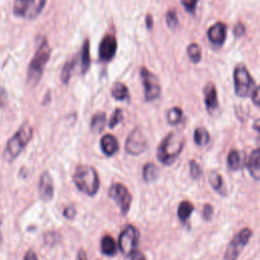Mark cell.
I'll return each instance as SVG.
<instances>
[{
    "mask_svg": "<svg viewBox=\"0 0 260 260\" xmlns=\"http://www.w3.org/2000/svg\"><path fill=\"white\" fill-rule=\"evenodd\" d=\"M186 138L180 131L169 132L160 141L156 150V157L164 166L173 165L185 146Z\"/></svg>",
    "mask_w": 260,
    "mask_h": 260,
    "instance_id": "1",
    "label": "cell"
},
{
    "mask_svg": "<svg viewBox=\"0 0 260 260\" xmlns=\"http://www.w3.org/2000/svg\"><path fill=\"white\" fill-rule=\"evenodd\" d=\"M76 188L87 196H94L100 190V178L95 169L88 165H78L72 176Z\"/></svg>",
    "mask_w": 260,
    "mask_h": 260,
    "instance_id": "2",
    "label": "cell"
},
{
    "mask_svg": "<svg viewBox=\"0 0 260 260\" xmlns=\"http://www.w3.org/2000/svg\"><path fill=\"white\" fill-rule=\"evenodd\" d=\"M51 57V48L46 39L42 41L38 47L27 69V83L36 86L42 78L44 68Z\"/></svg>",
    "mask_w": 260,
    "mask_h": 260,
    "instance_id": "3",
    "label": "cell"
},
{
    "mask_svg": "<svg viewBox=\"0 0 260 260\" xmlns=\"http://www.w3.org/2000/svg\"><path fill=\"white\" fill-rule=\"evenodd\" d=\"M32 128L28 123H23L13 136L7 141L4 149V157L8 161L14 160L32 138Z\"/></svg>",
    "mask_w": 260,
    "mask_h": 260,
    "instance_id": "4",
    "label": "cell"
},
{
    "mask_svg": "<svg viewBox=\"0 0 260 260\" xmlns=\"http://www.w3.org/2000/svg\"><path fill=\"white\" fill-rule=\"evenodd\" d=\"M234 91L239 98H248L258 86L244 64H238L234 69Z\"/></svg>",
    "mask_w": 260,
    "mask_h": 260,
    "instance_id": "5",
    "label": "cell"
},
{
    "mask_svg": "<svg viewBox=\"0 0 260 260\" xmlns=\"http://www.w3.org/2000/svg\"><path fill=\"white\" fill-rule=\"evenodd\" d=\"M47 0H15L13 14L17 17L32 20L43 11Z\"/></svg>",
    "mask_w": 260,
    "mask_h": 260,
    "instance_id": "6",
    "label": "cell"
},
{
    "mask_svg": "<svg viewBox=\"0 0 260 260\" xmlns=\"http://www.w3.org/2000/svg\"><path fill=\"white\" fill-rule=\"evenodd\" d=\"M253 232L249 228H243L240 230L230 241L226 250L223 255L224 260H238L244 248L252 238Z\"/></svg>",
    "mask_w": 260,
    "mask_h": 260,
    "instance_id": "7",
    "label": "cell"
},
{
    "mask_svg": "<svg viewBox=\"0 0 260 260\" xmlns=\"http://www.w3.org/2000/svg\"><path fill=\"white\" fill-rule=\"evenodd\" d=\"M139 74L143 85L144 100L146 102H152L156 100L161 92V87L157 76L146 67H141Z\"/></svg>",
    "mask_w": 260,
    "mask_h": 260,
    "instance_id": "8",
    "label": "cell"
},
{
    "mask_svg": "<svg viewBox=\"0 0 260 260\" xmlns=\"http://www.w3.org/2000/svg\"><path fill=\"white\" fill-rule=\"evenodd\" d=\"M108 194L109 197L119 207L121 213L123 215L127 214L132 202V194L128 188L122 183H113L109 188Z\"/></svg>",
    "mask_w": 260,
    "mask_h": 260,
    "instance_id": "9",
    "label": "cell"
},
{
    "mask_svg": "<svg viewBox=\"0 0 260 260\" xmlns=\"http://www.w3.org/2000/svg\"><path fill=\"white\" fill-rule=\"evenodd\" d=\"M139 242V232L138 230L132 225H126L123 231L119 235L118 246L121 253L126 256L130 257L131 254L136 250V247Z\"/></svg>",
    "mask_w": 260,
    "mask_h": 260,
    "instance_id": "10",
    "label": "cell"
},
{
    "mask_svg": "<svg viewBox=\"0 0 260 260\" xmlns=\"http://www.w3.org/2000/svg\"><path fill=\"white\" fill-rule=\"evenodd\" d=\"M147 138L139 127H135L125 141V151L130 155H139L147 148Z\"/></svg>",
    "mask_w": 260,
    "mask_h": 260,
    "instance_id": "11",
    "label": "cell"
},
{
    "mask_svg": "<svg viewBox=\"0 0 260 260\" xmlns=\"http://www.w3.org/2000/svg\"><path fill=\"white\" fill-rule=\"evenodd\" d=\"M118 42L113 34H107L103 37L99 45V57L103 62H110L116 55Z\"/></svg>",
    "mask_w": 260,
    "mask_h": 260,
    "instance_id": "12",
    "label": "cell"
},
{
    "mask_svg": "<svg viewBox=\"0 0 260 260\" xmlns=\"http://www.w3.org/2000/svg\"><path fill=\"white\" fill-rule=\"evenodd\" d=\"M39 195L40 198L45 201L49 202L54 197V182L53 178L49 172L45 171L42 173L40 180H39Z\"/></svg>",
    "mask_w": 260,
    "mask_h": 260,
    "instance_id": "13",
    "label": "cell"
},
{
    "mask_svg": "<svg viewBox=\"0 0 260 260\" xmlns=\"http://www.w3.org/2000/svg\"><path fill=\"white\" fill-rule=\"evenodd\" d=\"M203 96H204V105L207 112L212 115L214 112L218 111V98H217V90L212 82H207L203 88Z\"/></svg>",
    "mask_w": 260,
    "mask_h": 260,
    "instance_id": "14",
    "label": "cell"
},
{
    "mask_svg": "<svg viewBox=\"0 0 260 260\" xmlns=\"http://www.w3.org/2000/svg\"><path fill=\"white\" fill-rule=\"evenodd\" d=\"M207 38L214 46H222L226 39V24L222 21L213 23L207 30Z\"/></svg>",
    "mask_w": 260,
    "mask_h": 260,
    "instance_id": "15",
    "label": "cell"
},
{
    "mask_svg": "<svg viewBox=\"0 0 260 260\" xmlns=\"http://www.w3.org/2000/svg\"><path fill=\"white\" fill-rule=\"evenodd\" d=\"M246 168L250 174V176L258 181L260 179V150L259 148H255L249 155L246 160Z\"/></svg>",
    "mask_w": 260,
    "mask_h": 260,
    "instance_id": "16",
    "label": "cell"
},
{
    "mask_svg": "<svg viewBox=\"0 0 260 260\" xmlns=\"http://www.w3.org/2000/svg\"><path fill=\"white\" fill-rule=\"evenodd\" d=\"M228 166L232 171H240L246 165V154L239 149H232L228 154Z\"/></svg>",
    "mask_w": 260,
    "mask_h": 260,
    "instance_id": "17",
    "label": "cell"
},
{
    "mask_svg": "<svg viewBox=\"0 0 260 260\" xmlns=\"http://www.w3.org/2000/svg\"><path fill=\"white\" fill-rule=\"evenodd\" d=\"M101 149L107 156H113L119 150V142L112 134H106L101 138Z\"/></svg>",
    "mask_w": 260,
    "mask_h": 260,
    "instance_id": "18",
    "label": "cell"
},
{
    "mask_svg": "<svg viewBox=\"0 0 260 260\" xmlns=\"http://www.w3.org/2000/svg\"><path fill=\"white\" fill-rule=\"evenodd\" d=\"M90 47H89V40L85 39L83 41L80 55H79V61H80V73L85 74L87 70L89 69L90 65Z\"/></svg>",
    "mask_w": 260,
    "mask_h": 260,
    "instance_id": "19",
    "label": "cell"
},
{
    "mask_svg": "<svg viewBox=\"0 0 260 260\" xmlns=\"http://www.w3.org/2000/svg\"><path fill=\"white\" fill-rule=\"evenodd\" d=\"M101 251L104 255L109 257L115 256L117 254V244L111 235L107 234L102 238Z\"/></svg>",
    "mask_w": 260,
    "mask_h": 260,
    "instance_id": "20",
    "label": "cell"
},
{
    "mask_svg": "<svg viewBox=\"0 0 260 260\" xmlns=\"http://www.w3.org/2000/svg\"><path fill=\"white\" fill-rule=\"evenodd\" d=\"M112 96L117 101H129L130 94L129 89L123 82H115L111 88Z\"/></svg>",
    "mask_w": 260,
    "mask_h": 260,
    "instance_id": "21",
    "label": "cell"
},
{
    "mask_svg": "<svg viewBox=\"0 0 260 260\" xmlns=\"http://www.w3.org/2000/svg\"><path fill=\"white\" fill-rule=\"evenodd\" d=\"M194 210V205L191 201L189 200H183L179 203L178 205V209H177V215L178 218L182 221V222H187L189 217L191 216L192 212Z\"/></svg>",
    "mask_w": 260,
    "mask_h": 260,
    "instance_id": "22",
    "label": "cell"
},
{
    "mask_svg": "<svg viewBox=\"0 0 260 260\" xmlns=\"http://www.w3.org/2000/svg\"><path fill=\"white\" fill-rule=\"evenodd\" d=\"M159 176V169L158 167L153 162H147L144 165L142 170V178L144 182L151 183L157 180Z\"/></svg>",
    "mask_w": 260,
    "mask_h": 260,
    "instance_id": "23",
    "label": "cell"
},
{
    "mask_svg": "<svg viewBox=\"0 0 260 260\" xmlns=\"http://www.w3.org/2000/svg\"><path fill=\"white\" fill-rule=\"evenodd\" d=\"M209 183H210L211 187L213 188V190L215 192H217L218 194L224 195L226 193L222 176L218 172L211 171V173L209 175Z\"/></svg>",
    "mask_w": 260,
    "mask_h": 260,
    "instance_id": "24",
    "label": "cell"
},
{
    "mask_svg": "<svg viewBox=\"0 0 260 260\" xmlns=\"http://www.w3.org/2000/svg\"><path fill=\"white\" fill-rule=\"evenodd\" d=\"M193 139L198 146H205L210 141V134L204 127H198L194 130Z\"/></svg>",
    "mask_w": 260,
    "mask_h": 260,
    "instance_id": "25",
    "label": "cell"
},
{
    "mask_svg": "<svg viewBox=\"0 0 260 260\" xmlns=\"http://www.w3.org/2000/svg\"><path fill=\"white\" fill-rule=\"evenodd\" d=\"M76 58H72L69 61H67L66 63H64L62 70H61V74H60V79L62 81L63 84H67L71 78L72 72L74 70V67L76 65Z\"/></svg>",
    "mask_w": 260,
    "mask_h": 260,
    "instance_id": "26",
    "label": "cell"
},
{
    "mask_svg": "<svg viewBox=\"0 0 260 260\" xmlns=\"http://www.w3.org/2000/svg\"><path fill=\"white\" fill-rule=\"evenodd\" d=\"M106 125V113L105 112H98L95 113L90 121V129L93 132H102Z\"/></svg>",
    "mask_w": 260,
    "mask_h": 260,
    "instance_id": "27",
    "label": "cell"
},
{
    "mask_svg": "<svg viewBox=\"0 0 260 260\" xmlns=\"http://www.w3.org/2000/svg\"><path fill=\"white\" fill-rule=\"evenodd\" d=\"M168 123L172 126H176L183 120V111L179 107H173L168 111L167 114Z\"/></svg>",
    "mask_w": 260,
    "mask_h": 260,
    "instance_id": "28",
    "label": "cell"
},
{
    "mask_svg": "<svg viewBox=\"0 0 260 260\" xmlns=\"http://www.w3.org/2000/svg\"><path fill=\"white\" fill-rule=\"evenodd\" d=\"M187 55L192 63H199L201 58H202V51L201 48L198 44L196 43H191L187 47Z\"/></svg>",
    "mask_w": 260,
    "mask_h": 260,
    "instance_id": "29",
    "label": "cell"
},
{
    "mask_svg": "<svg viewBox=\"0 0 260 260\" xmlns=\"http://www.w3.org/2000/svg\"><path fill=\"white\" fill-rule=\"evenodd\" d=\"M166 23H167V26L172 30H175L178 27L179 18H178V15H177L175 9H171L167 12V14H166Z\"/></svg>",
    "mask_w": 260,
    "mask_h": 260,
    "instance_id": "30",
    "label": "cell"
},
{
    "mask_svg": "<svg viewBox=\"0 0 260 260\" xmlns=\"http://www.w3.org/2000/svg\"><path fill=\"white\" fill-rule=\"evenodd\" d=\"M189 172H190V177L193 179V180H197L201 177L202 175V170H201V167L199 166V164L194 160V159H191L189 161Z\"/></svg>",
    "mask_w": 260,
    "mask_h": 260,
    "instance_id": "31",
    "label": "cell"
},
{
    "mask_svg": "<svg viewBox=\"0 0 260 260\" xmlns=\"http://www.w3.org/2000/svg\"><path fill=\"white\" fill-rule=\"evenodd\" d=\"M122 120H123V112H122L121 109L117 108V109L113 112V114L111 115V118H110V120H109V127H110V128L116 127Z\"/></svg>",
    "mask_w": 260,
    "mask_h": 260,
    "instance_id": "32",
    "label": "cell"
},
{
    "mask_svg": "<svg viewBox=\"0 0 260 260\" xmlns=\"http://www.w3.org/2000/svg\"><path fill=\"white\" fill-rule=\"evenodd\" d=\"M198 2H199V0H181V4L184 7V9L188 13H191V14H193L195 12Z\"/></svg>",
    "mask_w": 260,
    "mask_h": 260,
    "instance_id": "33",
    "label": "cell"
},
{
    "mask_svg": "<svg viewBox=\"0 0 260 260\" xmlns=\"http://www.w3.org/2000/svg\"><path fill=\"white\" fill-rule=\"evenodd\" d=\"M213 215V207L212 205H210L209 203L204 204L203 208H202V216L206 221H209L212 218Z\"/></svg>",
    "mask_w": 260,
    "mask_h": 260,
    "instance_id": "34",
    "label": "cell"
},
{
    "mask_svg": "<svg viewBox=\"0 0 260 260\" xmlns=\"http://www.w3.org/2000/svg\"><path fill=\"white\" fill-rule=\"evenodd\" d=\"M44 239L48 245H54L58 242L59 234H57L56 232H48V233H46Z\"/></svg>",
    "mask_w": 260,
    "mask_h": 260,
    "instance_id": "35",
    "label": "cell"
},
{
    "mask_svg": "<svg viewBox=\"0 0 260 260\" xmlns=\"http://www.w3.org/2000/svg\"><path fill=\"white\" fill-rule=\"evenodd\" d=\"M76 214V210L74 208V206L72 205H68L64 208L63 210V215L67 218V219H72Z\"/></svg>",
    "mask_w": 260,
    "mask_h": 260,
    "instance_id": "36",
    "label": "cell"
},
{
    "mask_svg": "<svg viewBox=\"0 0 260 260\" xmlns=\"http://www.w3.org/2000/svg\"><path fill=\"white\" fill-rule=\"evenodd\" d=\"M245 25L242 22H238L234 27V35L238 38L242 37L245 34Z\"/></svg>",
    "mask_w": 260,
    "mask_h": 260,
    "instance_id": "37",
    "label": "cell"
},
{
    "mask_svg": "<svg viewBox=\"0 0 260 260\" xmlns=\"http://www.w3.org/2000/svg\"><path fill=\"white\" fill-rule=\"evenodd\" d=\"M250 98H251V100H252L253 104H254L256 107H259L260 96H259V87H258V86H257V87H256V88L253 90V92L251 93Z\"/></svg>",
    "mask_w": 260,
    "mask_h": 260,
    "instance_id": "38",
    "label": "cell"
},
{
    "mask_svg": "<svg viewBox=\"0 0 260 260\" xmlns=\"http://www.w3.org/2000/svg\"><path fill=\"white\" fill-rule=\"evenodd\" d=\"M7 102V93L3 87H0V108L4 107Z\"/></svg>",
    "mask_w": 260,
    "mask_h": 260,
    "instance_id": "39",
    "label": "cell"
},
{
    "mask_svg": "<svg viewBox=\"0 0 260 260\" xmlns=\"http://www.w3.org/2000/svg\"><path fill=\"white\" fill-rule=\"evenodd\" d=\"M130 257H131V260H146L144 254L142 252H140V251H137V250H135L131 254Z\"/></svg>",
    "mask_w": 260,
    "mask_h": 260,
    "instance_id": "40",
    "label": "cell"
},
{
    "mask_svg": "<svg viewBox=\"0 0 260 260\" xmlns=\"http://www.w3.org/2000/svg\"><path fill=\"white\" fill-rule=\"evenodd\" d=\"M145 26L147 29L151 30L153 27V18L151 14H146L145 16Z\"/></svg>",
    "mask_w": 260,
    "mask_h": 260,
    "instance_id": "41",
    "label": "cell"
},
{
    "mask_svg": "<svg viewBox=\"0 0 260 260\" xmlns=\"http://www.w3.org/2000/svg\"><path fill=\"white\" fill-rule=\"evenodd\" d=\"M23 260H39V258H38L37 254L32 250H28L25 253V255L23 257Z\"/></svg>",
    "mask_w": 260,
    "mask_h": 260,
    "instance_id": "42",
    "label": "cell"
},
{
    "mask_svg": "<svg viewBox=\"0 0 260 260\" xmlns=\"http://www.w3.org/2000/svg\"><path fill=\"white\" fill-rule=\"evenodd\" d=\"M75 260H87V255H86V252L84 251V249L78 250Z\"/></svg>",
    "mask_w": 260,
    "mask_h": 260,
    "instance_id": "43",
    "label": "cell"
},
{
    "mask_svg": "<svg viewBox=\"0 0 260 260\" xmlns=\"http://www.w3.org/2000/svg\"><path fill=\"white\" fill-rule=\"evenodd\" d=\"M1 243H2V236H1V232H0V246H1Z\"/></svg>",
    "mask_w": 260,
    "mask_h": 260,
    "instance_id": "44",
    "label": "cell"
}]
</instances>
